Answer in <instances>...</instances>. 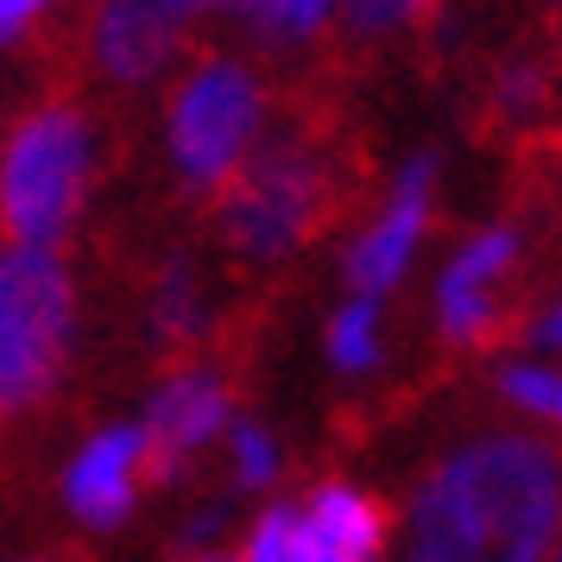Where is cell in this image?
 I'll list each match as a JSON object with an SVG mask.
<instances>
[{
    "label": "cell",
    "mask_w": 562,
    "mask_h": 562,
    "mask_svg": "<svg viewBox=\"0 0 562 562\" xmlns=\"http://www.w3.org/2000/svg\"><path fill=\"white\" fill-rule=\"evenodd\" d=\"M562 525V461L537 436H474L411 499V562H543Z\"/></svg>",
    "instance_id": "obj_1"
},
{
    "label": "cell",
    "mask_w": 562,
    "mask_h": 562,
    "mask_svg": "<svg viewBox=\"0 0 562 562\" xmlns=\"http://www.w3.org/2000/svg\"><path fill=\"white\" fill-rule=\"evenodd\" d=\"M335 209V165L316 133L291 127L259 139L247 165L215 196V222L240 259H284L329 222Z\"/></svg>",
    "instance_id": "obj_2"
},
{
    "label": "cell",
    "mask_w": 562,
    "mask_h": 562,
    "mask_svg": "<svg viewBox=\"0 0 562 562\" xmlns=\"http://www.w3.org/2000/svg\"><path fill=\"white\" fill-rule=\"evenodd\" d=\"M95 171V133L77 102H38L7 133L0 165V209L20 247H57L77 222Z\"/></svg>",
    "instance_id": "obj_3"
},
{
    "label": "cell",
    "mask_w": 562,
    "mask_h": 562,
    "mask_svg": "<svg viewBox=\"0 0 562 562\" xmlns=\"http://www.w3.org/2000/svg\"><path fill=\"white\" fill-rule=\"evenodd\" d=\"M77 335V284L57 247H7L0 259V398L7 411H38L64 380Z\"/></svg>",
    "instance_id": "obj_4"
},
{
    "label": "cell",
    "mask_w": 562,
    "mask_h": 562,
    "mask_svg": "<svg viewBox=\"0 0 562 562\" xmlns=\"http://www.w3.org/2000/svg\"><path fill=\"white\" fill-rule=\"evenodd\" d=\"M259 77L234 57H209L183 77L178 102H171V171L183 178V190L196 196H222L228 178L247 165V153L259 146Z\"/></svg>",
    "instance_id": "obj_5"
},
{
    "label": "cell",
    "mask_w": 562,
    "mask_h": 562,
    "mask_svg": "<svg viewBox=\"0 0 562 562\" xmlns=\"http://www.w3.org/2000/svg\"><path fill=\"white\" fill-rule=\"evenodd\" d=\"M228 380L215 373V367H178L171 380L153 392V405H146V481H171L183 474V461L203 449L209 436H222L228 424Z\"/></svg>",
    "instance_id": "obj_6"
},
{
    "label": "cell",
    "mask_w": 562,
    "mask_h": 562,
    "mask_svg": "<svg viewBox=\"0 0 562 562\" xmlns=\"http://www.w3.org/2000/svg\"><path fill=\"white\" fill-rule=\"evenodd\" d=\"M183 52V13L165 0H102L89 20V57L114 89H139Z\"/></svg>",
    "instance_id": "obj_7"
},
{
    "label": "cell",
    "mask_w": 562,
    "mask_h": 562,
    "mask_svg": "<svg viewBox=\"0 0 562 562\" xmlns=\"http://www.w3.org/2000/svg\"><path fill=\"white\" fill-rule=\"evenodd\" d=\"M430 196H436V158H411L398 183H392V203L380 209V222L360 234L355 254H348V284L360 297H380V291L405 279L411 254L430 228Z\"/></svg>",
    "instance_id": "obj_8"
},
{
    "label": "cell",
    "mask_w": 562,
    "mask_h": 562,
    "mask_svg": "<svg viewBox=\"0 0 562 562\" xmlns=\"http://www.w3.org/2000/svg\"><path fill=\"white\" fill-rule=\"evenodd\" d=\"M512 266H518V234L512 228H486L474 234L456 259H449V272L436 284V323L449 341L461 348H481L499 335V304H493V291L506 279Z\"/></svg>",
    "instance_id": "obj_9"
},
{
    "label": "cell",
    "mask_w": 562,
    "mask_h": 562,
    "mask_svg": "<svg viewBox=\"0 0 562 562\" xmlns=\"http://www.w3.org/2000/svg\"><path fill=\"white\" fill-rule=\"evenodd\" d=\"M146 481V430L121 424L82 442V456L64 468V506L82 525H121L133 512V493Z\"/></svg>",
    "instance_id": "obj_10"
},
{
    "label": "cell",
    "mask_w": 562,
    "mask_h": 562,
    "mask_svg": "<svg viewBox=\"0 0 562 562\" xmlns=\"http://www.w3.org/2000/svg\"><path fill=\"white\" fill-rule=\"evenodd\" d=\"M297 562H380L385 550V506L360 486H316L297 506Z\"/></svg>",
    "instance_id": "obj_11"
},
{
    "label": "cell",
    "mask_w": 562,
    "mask_h": 562,
    "mask_svg": "<svg viewBox=\"0 0 562 562\" xmlns=\"http://www.w3.org/2000/svg\"><path fill=\"white\" fill-rule=\"evenodd\" d=\"M146 323H153L158 341H190V335H203V284H196V272L183 266V259H171L165 272L153 279V304H146Z\"/></svg>",
    "instance_id": "obj_12"
},
{
    "label": "cell",
    "mask_w": 562,
    "mask_h": 562,
    "mask_svg": "<svg viewBox=\"0 0 562 562\" xmlns=\"http://www.w3.org/2000/svg\"><path fill=\"white\" fill-rule=\"evenodd\" d=\"M329 7H335V0H234L240 26L254 32L259 45H272V52L316 38L323 20H329Z\"/></svg>",
    "instance_id": "obj_13"
},
{
    "label": "cell",
    "mask_w": 562,
    "mask_h": 562,
    "mask_svg": "<svg viewBox=\"0 0 562 562\" xmlns=\"http://www.w3.org/2000/svg\"><path fill=\"white\" fill-rule=\"evenodd\" d=\"M329 360L341 373H367L380 360V297L355 291V304H341L329 316Z\"/></svg>",
    "instance_id": "obj_14"
},
{
    "label": "cell",
    "mask_w": 562,
    "mask_h": 562,
    "mask_svg": "<svg viewBox=\"0 0 562 562\" xmlns=\"http://www.w3.org/2000/svg\"><path fill=\"white\" fill-rule=\"evenodd\" d=\"M430 7L436 0H341V13H348V32H355V38H392V32L417 26Z\"/></svg>",
    "instance_id": "obj_15"
},
{
    "label": "cell",
    "mask_w": 562,
    "mask_h": 562,
    "mask_svg": "<svg viewBox=\"0 0 562 562\" xmlns=\"http://www.w3.org/2000/svg\"><path fill=\"white\" fill-rule=\"evenodd\" d=\"M499 392H506L512 405H525V411H537V417H550V424H557L562 373H550V367H506V373H499Z\"/></svg>",
    "instance_id": "obj_16"
},
{
    "label": "cell",
    "mask_w": 562,
    "mask_h": 562,
    "mask_svg": "<svg viewBox=\"0 0 562 562\" xmlns=\"http://www.w3.org/2000/svg\"><path fill=\"white\" fill-rule=\"evenodd\" d=\"M279 474V442L259 424H234V486H272Z\"/></svg>",
    "instance_id": "obj_17"
},
{
    "label": "cell",
    "mask_w": 562,
    "mask_h": 562,
    "mask_svg": "<svg viewBox=\"0 0 562 562\" xmlns=\"http://www.w3.org/2000/svg\"><path fill=\"white\" fill-rule=\"evenodd\" d=\"M297 512L291 506H272L266 518L254 525V537H247V550H240V562H297Z\"/></svg>",
    "instance_id": "obj_18"
},
{
    "label": "cell",
    "mask_w": 562,
    "mask_h": 562,
    "mask_svg": "<svg viewBox=\"0 0 562 562\" xmlns=\"http://www.w3.org/2000/svg\"><path fill=\"white\" fill-rule=\"evenodd\" d=\"M493 108H499L506 121H525L531 108H543V70H531V64H506L499 82H493Z\"/></svg>",
    "instance_id": "obj_19"
},
{
    "label": "cell",
    "mask_w": 562,
    "mask_h": 562,
    "mask_svg": "<svg viewBox=\"0 0 562 562\" xmlns=\"http://www.w3.org/2000/svg\"><path fill=\"white\" fill-rule=\"evenodd\" d=\"M52 7H57V0H0V26H7V38L20 45V38H26V32L38 26Z\"/></svg>",
    "instance_id": "obj_20"
},
{
    "label": "cell",
    "mask_w": 562,
    "mask_h": 562,
    "mask_svg": "<svg viewBox=\"0 0 562 562\" xmlns=\"http://www.w3.org/2000/svg\"><path fill=\"white\" fill-rule=\"evenodd\" d=\"M531 341H537V348H562V297L531 323Z\"/></svg>",
    "instance_id": "obj_21"
},
{
    "label": "cell",
    "mask_w": 562,
    "mask_h": 562,
    "mask_svg": "<svg viewBox=\"0 0 562 562\" xmlns=\"http://www.w3.org/2000/svg\"><path fill=\"white\" fill-rule=\"evenodd\" d=\"M171 13H183V20H196V13H215V7H234V0H165Z\"/></svg>",
    "instance_id": "obj_22"
},
{
    "label": "cell",
    "mask_w": 562,
    "mask_h": 562,
    "mask_svg": "<svg viewBox=\"0 0 562 562\" xmlns=\"http://www.w3.org/2000/svg\"><path fill=\"white\" fill-rule=\"evenodd\" d=\"M190 562H222V557H190Z\"/></svg>",
    "instance_id": "obj_23"
},
{
    "label": "cell",
    "mask_w": 562,
    "mask_h": 562,
    "mask_svg": "<svg viewBox=\"0 0 562 562\" xmlns=\"http://www.w3.org/2000/svg\"><path fill=\"white\" fill-rule=\"evenodd\" d=\"M26 562H57V557H26Z\"/></svg>",
    "instance_id": "obj_24"
},
{
    "label": "cell",
    "mask_w": 562,
    "mask_h": 562,
    "mask_svg": "<svg viewBox=\"0 0 562 562\" xmlns=\"http://www.w3.org/2000/svg\"><path fill=\"white\" fill-rule=\"evenodd\" d=\"M550 562H562V543H557V557H550Z\"/></svg>",
    "instance_id": "obj_25"
}]
</instances>
